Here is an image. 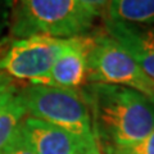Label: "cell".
<instances>
[{
  "instance_id": "6da1fadb",
  "label": "cell",
  "mask_w": 154,
  "mask_h": 154,
  "mask_svg": "<svg viewBox=\"0 0 154 154\" xmlns=\"http://www.w3.org/2000/svg\"><path fill=\"white\" fill-rule=\"evenodd\" d=\"M82 95L102 149L137 144L154 130V108L139 91L117 85L91 84Z\"/></svg>"
},
{
  "instance_id": "ba28073f",
  "label": "cell",
  "mask_w": 154,
  "mask_h": 154,
  "mask_svg": "<svg viewBox=\"0 0 154 154\" xmlns=\"http://www.w3.org/2000/svg\"><path fill=\"white\" fill-rule=\"evenodd\" d=\"M105 32L131 55L145 75L154 81V27L127 25L105 19Z\"/></svg>"
},
{
  "instance_id": "4fadbf2b",
  "label": "cell",
  "mask_w": 154,
  "mask_h": 154,
  "mask_svg": "<svg viewBox=\"0 0 154 154\" xmlns=\"http://www.w3.org/2000/svg\"><path fill=\"white\" fill-rule=\"evenodd\" d=\"M79 2L94 17L103 14L109 4V0H79Z\"/></svg>"
},
{
  "instance_id": "ac0fdd59",
  "label": "cell",
  "mask_w": 154,
  "mask_h": 154,
  "mask_svg": "<svg viewBox=\"0 0 154 154\" xmlns=\"http://www.w3.org/2000/svg\"><path fill=\"white\" fill-rule=\"evenodd\" d=\"M0 154H3V153H2V152H0Z\"/></svg>"
},
{
  "instance_id": "5bb4252c",
  "label": "cell",
  "mask_w": 154,
  "mask_h": 154,
  "mask_svg": "<svg viewBox=\"0 0 154 154\" xmlns=\"http://www.w3.org/2000/svg\"><path fill=\"white\" fill-rule=\"evenodd\" d=\"M81 154H103V149H102V146H100L99 141H96V143H94L93 145L89 146L85 152H82Z\"/></svg>"
},
{
  "instance_id": "7a4b0ae2",
  "label": "cell",
  "mask_w": 154,
  "mask_h": 154,
  "mask_svg": "<svg viewBox=\"0 0 154 154\" xmlns=\"http://www.w3.org/2000/svg\"><path fill=\"white\" fill-rule=\"evenodd\" d=\"M13 8L12 28L19 38L82 36L86 35L95 18L79 0H17Z\"/></svg>"
},
{
  "instance_id": "2e32d148",
  "label": "cell",
  "mask_w": 154,
  "mask_h": 154,
  "mask_svg": "<svg viewBox=\"0 0 154 154\" xmlns=\"http://www.w3.org/2000/svg\"><path fill=\"white\" fill-rule=\"evenodd\" d=\"M146 98L149 99V102H150V103H152V105H153V108H154V91H153V93H152V94H149V95L146 96Z\"/></svg>"
},
{
  "instance_id": "3957f363",
  "label": "cell",
  "mask_w": 154,
  "mask_h": 154,
  "mask_svg": "<svg viewBox=\"0 0 154 154\" xmlns=\"http://www.w3.org/2000/svg\"><path fill=\"white\" fill-rule=\"evenodd\" d=\"M21 96L28 117L41 119L79 136H95L91 112L82 93L31 84L21 90Z\"/></svg>"
},
{
  "instance_id": "d6986e66",
  "label": "cell",
  "mask_w": 154,
  "mask_h": 154,
  "mask_svg": "<svg viewBox=\"0 0 154 154\" xmlns=\"http://www.w3.org/2000/svg\"><path fill=\"white\" fill-rule=\"evenodd\" d=\"M103 154H105V153H103Z\"/></svg>"
},
{
  "instance_id": "277c9868",
  "label": "cell",
  "mask_w": 154,
  "mask_h": 154,
  "mask_svg": "<svg viewBox=\"0 0 154 154\" xmlns=\"http://www.w3.org/2000/svg\"><path fill=\"white\" fill-rule=\"evenodd\" d=\"M86 53L88 81L91 84L125 86L148 96L154 91V81L145 75L135 59L107 32L89 35Z\"/></svg>"
},
{
  "instance_id": "9c48e42d",
  "label": "cell",
  "mask_w": 154,
  "mask_h": 154,
  "mask_svg": "<svg viewBox=\"0 0 154 154\" xmlns=\"http://www.w3.org/2000/svg\"><path fill=\"white\" fill-rule=\"evenodd\" d=\"M26 114L21 91L7 77L0 85V152L13 137Z\"/></svg>"
},
{
  "instance_id": "8fae6325",
  "label": "cell",
  "mask_w": 154,
  "mask_h": 154,
  "mask_svg": "<svg viewBox=\"0 0 154 154\" xmlns=\"http://www.w3.org/2000/svg\"><path fill=\"white\" fill-rule=\"evenodd\" d=\"M105 154H154V130L137 144L121 148H104Z\"/></svg>"
},
{
  "instance_id": "52a82bcc",
  "label": "cell",
  "mask_w": 154,
  "mask_h": 154,
  "mask_svg": "<svg viewBox=\"0 0 154 154\" xmlns=\"http://www.w3.org/2000/svg\"><path fill=\"white\" fill-rule=\"evenodd\" d=\"M89 35L68 38V42L55 63L53 64L48 79L42 85L64 89H76L88 81L86 53L89 49Z\"/></svg>"
},
{
  "instance_id": "30bf717a",
  "label": "cell",
  "mask_w": 154,
  "mask_h": 154,
  "mask_svg": "<svg viewBox=\"0 0 154 154\" xmlns=\"http://www.w3.org/2000/svg\"><path fill=\"white\" fill-rule=\"evenodd\" d=\"M108 19L127 25H154V0H109Z\"/></svg>"
},
{
  "instance_id": "e0dca14e",
  "label": "cell",
  "mask_w": 154,
  "mask_h": 154,
  "mask_svg": "<svg viewBox=\"0 0 154 154\" xmlns=\"http://www.w3.org/2000/svg\"><path fill=\"white\" fill-rule=\"evenodd\" d=\"M16 2H17V0H7V3H8V5H9V7H14Z\"/></svg>"
},
{
  "instance_id": "8992f818",
  "label": "cell",
  "mask_w": 154,
  "mask_h": 154,
  "mask_svg": "<svg viewBox=\"0 0 154 154\" xmlns=\"http://www.w3.org/2000/svg\"><path fill=\"white\" fill-rule=\"evenodd\" d=\"M22 128L36 154H81L98 141L96 136H79L32 117L22 122Z\"/></svg>"
},
{
  "instance_id": "9a60e30c",
  "label": "cell",
  "mask_w": 154,
  "mask_h": 154,
  "mask_svg": "<svg viewBox=\"0 0 154 154\" xmlns=\"http://www.w3.org/2000/svg\"><path fill=\"white\" fill-rule=\"evenodd\" d=\"M7 75L5 73H4V72H2V71H0V85H2L3 82H4V81H5L7 80Z\"/></svg>"
},
{
  "instance_id": "5b68a950",
  "label": "cell",
  "mask_w": 154,
  "mask_h": 154,
  "mask_svg": "<svg viewBox=\"0 0 154 154\" xmlns=\"http://www.w3.org/2000/svg\"><path fill=\"white\" fill-rule=\"evenodd\" d=\"M68 38L30 36L13 41L0 58V71L9 79L42 85Z\"/></svg>"
},
{
  "instance_id": "7c38bea8",
  "label": "cell",
  "mask_w": 154,
  "mask_h": 154,
  "mask_svg": "<svg viewBox=\"0 0 154 154\" xmlns=\"http://www.w3.org/2000/svg\"><path fill=\"white\" fill-rule=\"evenodd\" d=\"M2 153L3 154H36L35 149L32 148L28 139L26 137L25 132H23L22 123L18 127L17 131L14 132L13 137L9 140V143L4 146Z\"/></svg>"
}]
</instances>
